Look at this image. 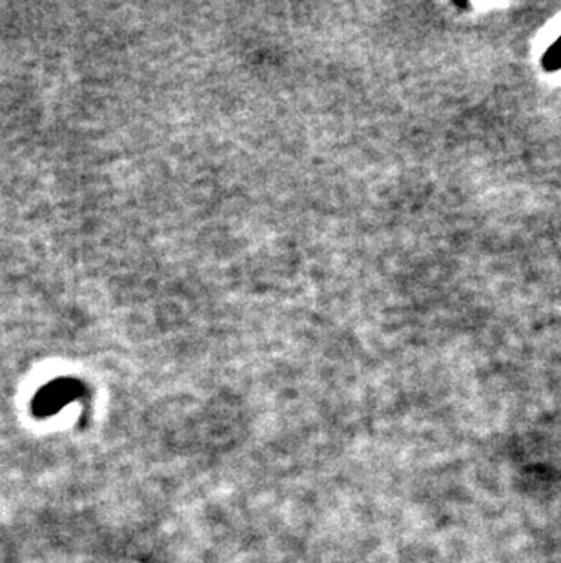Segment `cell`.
<instances>
[{
    "instance_id": "1",
    "label": "cell",
    "mask_w": 561,
    "mask_h": 563,
    "mask_svg": "<svg viewBox=\"0 0 561 563\" xmlns=\"http://www.w3.org/2000/svg\"><path fill=\"white\" fill-rule=\"evenodd\" d=\"M75 394L73 385L63 383V385H54L48 391H44L37 401H35V412L40 416H50L57 412L63 405H66Z\"/></svg>"
}]
</instances>
